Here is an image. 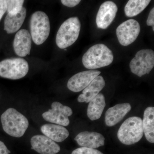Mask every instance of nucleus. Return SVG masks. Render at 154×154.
I'll list each match as a JSON object with an SVG mask.
<instances>
[{"label":"nucleus","mask_w":154,"mask_h":154,"mask_svg":"<svg viewBox=\"0 0 154 154\" xmlns=\"http://www.w3.org/2000/svg\"><path fill=\"white\" fill-rule=\"evenodd\" d=\"M3 130L9 135L22 137L29 126L27 118L14 108L7 109L1 117Z\"/></svg>","instance_id":"1"},{"label":"nucleus","mask_w":154,"mask_h":154,"mask_svg":"<svg viewBox=\"0 0 154 154\" xmlns=\"http://www.w3.org/2000/svg\"><path fill=\"white\" fill-rule=\"evenodd\" d=\"M113 55L111 50L103 44L93 45L82 57L83 65L86 68L94 70L108 66L113 62Z\"/></svg>","instance_id":"2"},{"label":"nucleus","mask_w":154,"mask_h":154,"mask_svg":"<svg viewBox=\"0 0 154 154\" xmlns=\"http://www.w3.org/2000/svg\"><path fill=\"white\" fill-rule=\"evenodd\" d=\"M143 135V120L137 116L127 119L122 124L117 132L118 139L122 143L127 145L137 143Z\"/></svg>","instance_id":"3"},{"label":"nucleus","mask_w":154,"mask_h":154,"mask_svg":"<svg viewBox=\"0 0 154 154\" xmlns=\"http://www.w3.org/2000/svg\"><path fill=\"white\" fill-rule=\"evenodd\" d=\"M81 22L77 17L67 19L62 24L56 37V43L60 49H65L75 42L79 35Z\"/></svg>","instance_id":"4"},{"label":"nucleus","mask_w":154,"mask_h":154,"mask_svg":"<svg viewBox=\"0 0 154 154\" xmlns=\"http://www.w3.org/2000/svg\"><path fill=\"white\" fill-rule=\"evenodd\" d=\"M30 35L33 42L37 45L44 43L48 38L50 32L49 18L42 11H36L30 19Z\"/></svg>","instance_id":"5"},{"label":"nucleus","mask_w":154,"mask_h":154,"mask_svg":"<svg viewBox=\"0 0 154 154\" xmlns=\"http://www.w3.org/2000/svg\"><path fill=\"white\" fill-rule=\"evenodd\" d=\"M29 71L27 61L22 58L7 59L0 62V76L18 80L26 76Z\"/></svg>","instance_id":"6"},{"label":"nucleus","mask_w":154,"mask_h":154,"mask_svg":"<svg viewBox=\"0 0 154 154\" xmlns=\"http://www.w3.org/2000/svg\"><path fill=\"white\" fill-rule=\"evenodd\" d=\"M131 71L138 76L149 74L154 66V52L152 49H142L137 53L129 64Z\"/></svg>","instance_id":"7"},{"label":"nucleus","mask_w":154,"mask_h":154,"mask_svg":"<svg viewBox=\"0 0 154 154\" xmlns=\"http://www.w3.org/2000/svg\"><path fill=\"white\" fill-rule=\"evenodd\" d=\"M72 113L70 107L63 105L60 102H54L51 105V109L44 112L42 116L45 120L50 122L66 126L70 123L69 117Z\"/></svg>","instance_id":"8"},{"label":"nucleus","mask_w":154,"mask_h":154,"mask_svg":"<svg viewBox=\"0 0 154 154\" xmlns=\"http://www.w3.org/2000/svg\"><path fill=\"white\" fill-rule=\"evenodd\" d=\"M140 31V25L139 22L134 19H129L117 27L116 36L120 44L126 46L135 41Z\"/></svg>","instance_id":"9"},{"label":"nucleus","mask_w":154,"mask_h":154,"mask_svg":"<svg viewBox=\"0 0 154 154\" xmlns=\"http://www.w3.org/2000/svg\"><path fill=\"white\" fill-rule=\"evenodd\" d=\"M101 72L96 70L85 71L78 73L69 80L67 88L73 92H79L88 87Z\"/></svg>","instance_id":"10"},{"label":"nucleus","mask_w":154,"mask_h":154,"mask_svg":"<svg viewBox=\"0 0 154 154\" xmlns=\"http://www.w3.org/2000/svg\"><path fill=\"white\" fill-rule=\"evenodd\" d=\"M118 8L111 1L103 3L99 8L96 18L97 27L100 29H106L111 24L116 16Z\"/></svg>","instance_id":"11"},{"label":"nucleus","mask_w":154,"mask_h":154,"mask_svg":"<svg viewBox=\"0 0 154 154\" xmlns=\"http://www.w3.org/2000/svg\"><path fill=\"white\" fill-rule=\"evenodd\" d=\"M31 149L40 154H56L60 150L55 142L42 135H36L30 140Z\"/></svg>","instance_id":"12"},{"label":"nucleus","mask_w":154,"mask_h":154,"mask_svg":"<svg viewBox=\"0 0 154 154\" xmlns=\"http://www.w3.org/2000/svg\"><path fill=\"white\" fill-rule=\"evenodd\" d=\"M32 38L28 30L22 29L18 31L14 38V48L16 54L24 57L30 54Z\"/></svg>","instance_id":"13"},{"label":"nucleus","mask_w":154,"mask_h":154,"mask_svg":"<svg viewBox=\"0 0 154 154\" xmlns=\"http://www.w3.org/2000/svg\"><path fill=\"white\" fill-rule=\"evenodd\" d=\"M75 140L81 146L95 149L105 145V138L99 133L85 131L79 133Z\"/></svg>","instance_id":"14"},{"label":"nucleus","mask_w":154,"mask_h":154,"mask_svg":"<svg viewBox=\"0 0 154 154\" xmlns=\"http://www.w3.org/2000/svg\"><path fill=\"white\" fill-rule=\"evenodd\" d=\"M131 108L128 103L118 104L109 108L105 113V124L108 127L114 126L124 118Z\"/></svg>","instance_id":"15"},{"label":"nucleus","mask_w":154,"mask_h":154,"mask_svg":"<svg viewBox=\"0 0 154 154\" xmlns=\"http://www.w3.org/2000/svg\"><path fill=\"white\" fill-rule=\"evenodd\" d=\"M105 82L104 78L102 76H98L90 85L86 87L82 94L79 96L78 101L79 102H89L100 92L105 87Z\"/></svg>","instance_id":"16"},{"label":"nucleus","mask_w":154,"mask_h":154,"mask_svg":"<svg viewBox=\"0 0 154 154\" xmlns=\"http://www.w3.org/2000/svg\"><path fill=\"white\" fill-rule=\"evenodd\" d=\"M41 131L45 136L55 142L63 141L69 134L66 128L57 124H45L41 126Z\"/></svg>","instance_id":"17"},{"label":"nucleus","mask_w":154,"mask_h":154,"mask_svg":"<svg viewBox=\"0 0 154 154\" xmlns=\"http://www.w3.org/2000/svg\"><path fill=\"white\" fill-rule=\"evenodd\" d=\"M26 14V9L24 7L21 12L16 15H12L8 14L5 20L4 30L9 34L17 32L23 25Z\"/></svg>","instance_id":"18"},{"label":"nucleus","mask_w":154,"mask_h":154,"mask_svg":"<svg viewBox=\"0 0 154 154\" xmlns=\"http://www.w3.org/2000/svg\"><path fill=\"white\" fill-rule=\"evenodd\" d=\"M106 105L105 96L99 94L89 102L87 110V115L92 121L97 120L101 117Z\"/></svg>","instance_id":"19"},{"label":"nucleus","mask_w":154,"mask_h":154,"mask_svg":"<svg viewBox=\"0 0 154 154\" xmlns=\"http://www.w3.org/2000/svg\"><path fill=\"white\" fill-rule=\"evenodd\" d=\"M154 107H148L146 108L144 113L143 128L146 139L151 143H154Z\"/></svg>","instance_id":"20"},{"label":"nucleus","mask_w":154,"mask_h":154,"mask_svg":"<svg viewBox=\"0 0 154 154\" xmlns=\"http://www.w3.org/2000/svg\"><path fill=\"white\" fill-rule=\"evenodd\" d=\"M150 0H129L125 7L126 17H132L137 16L147 7Z\"/></svg>","instance_id":"21"},{"label":"nucleus","mask_w":154,"mask_h":154,"mask_svg":"<svg viewBox=\"0 0 154 154\" xmlns=\"http://www.w3.org/2000/svg\"><path fill=\"white\" fill-rule=\"evenodd\" d=\"M7 3V11L8 14L15 15L19 14L23 8L24 1L22 0H8Z\"/></svg>","instance_id":"22"},{"label":"nucleus","mask_w":154,"mask_h":154,"mask_svg":"<svg viewBox=\"0 0 154 154\" xmlns=\"http://www.w3.org/2000/svg\"><path fill=\"white\" fill-rule=\"evenodd\" d=\"M72 154H104L100 151L87 147L79 148L72 152Z\"/></svg>","instance_id":"23"},{"label":"nucleus","mask_w":154,"mask_h":154,"mask_svg":"<svg viewBox=\"0 0 154 154\" xmlns=\"http://www.w3.org/2000/svg\"><path fill=\"white\" fill-rule=\"evenodd\" d=\"M62 4L69 8H73L79 4L80 0H62Z\"/></svg>","instance_id":"24"},{"label":"nucleus","mask_w":154,"mask_h":154,"mask_svg":"<svg viewBox=\"0 0 154 154\" xmlns=\"http://www.w3.org/2000/svg\"><path fill=\"white\" fill-rule=\"evenodd\" d=\"M147 25L148 26H151L152 27L153 31H154V8H153L151 10L149 14L148 17L146 21Z\"/></svg>","instance_id":"25"},{"label":"nucleus","mask_w":154,"mask_h":154,"mask_svg":"<svg viewBox=\"0 0 154 154\" xmlns=\"http://www.w3.org/2000/svg\"><path fill=\"white\" fill-rule=\"evenodd\" d=\"M7 3L6 1L0 0V21L7 11Z\"/></svg>","instance_id":"26"},{"label":"nucleus","mask_w":154,"mask_h":154,"mask_svg":"<svg viewBox=\"0 0 154 154\" xmlns=\"http://www.w3.org/2000/svg\"><path fill=\"white\" fill-rule=\"evenodd\" d=\"M11 151L9 150L5 144L0 140V154H9Z\"/></svg>","instance_id":"27"}]
</instances>
